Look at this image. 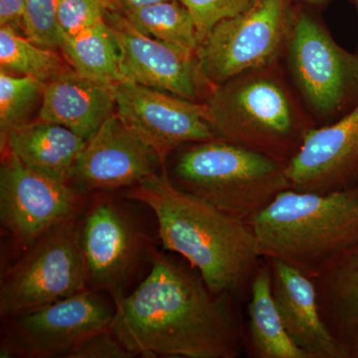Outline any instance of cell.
Segmentation results:
<instances>
[{"label": "cell", "instance_id": "1", "mask_svg": "<svg viewBox=\"0 0 358 358\" xmlns=\"http://www.w3.org/2000/svg\"><path fill=\"white\" fill-rule=\"evenodd\" d=\"M147 277L115 301L110 329L136 357L237 358L243 324L230 293L215 294L186 261L152 250Z\"/></svg>", "mask_w": 358, "mask_h": 358}, {"label": "cell", "instance_id": "2", "mask_svg": "<svg viewBox=\"0 0 358 358\" xmlns=\"http://www.w3.org/2000/svg\"><path fill=\"white\" fill-rule=\"evenodd\" d=\"M121 195L152 211L162 249L187 261L213 293H230L239 299L250 292L263 258L247 221L183 192L166 171Z\"/></svg>", "mask_w": 358, "mask_h": 358}, {"label": "cell", "instance_id": "3", "mask_svg": "<svg viewBox=\"0 0 358 358\" xmlns=\"http://www.w3.org/2000/svg\"><path fill=\"white\" fill-rule=\"evenodd\" d=\"M263 259H275L310 279L358 244V189H287L248 221Z\"/></svg>", "mask_w": 358, "mask_h": 358}, {"label": "cell", "instance_id": "4", "mask_svg": "<svg viewBox=\"0 0 358 358\" xmlns=\"http://www.w3.org/2000/svg\"><path fill=\"white\" fill-rule=\"evenodd\" d=\"M287 162L230 141L194 143L178 155L169 179L183 192L248 221L291 185Z\"/></svg>", "mask_w": 358, "mask_h": 358}, {"label": "cell", "instance_id": "5", "mask_svg": "<svg viewBox=\"0 0 358 358\" xmlns=\"http://www.w3.org/2000/svg\"><path fill=\"white\" fill-rule=\"evenodd\" d=\"M207 107L218 138L282 162H288L296 155L305 136L286 92L267 77L217 85Z\"/></svg>", "mask_w": 358, "mask_h": 358}, {"label": "cell", "instance_id": "6", "mask_svg": "<svg viewBox=\"0 0 358 358\" xmlns=\"http://www.w3.org/2000/svg\"><path fill=\"white\" fill-rule=\"evenodd\" d=\"M81 216L47 230L4 271L0 284L2 320L88 289L80 243Z\"/></svg>", "mask_w": 358, "mask_h": 358}, {"label": "cell", "instance_id": "7", "mask_svg": "<svg viewBox=\"0 0 358 358\" xmlns=\"http://www.w3.org/2000/svg\"><path fill=\"white\" fill-rule=\"evenodd\" d=\"M109 192H96L81 216L80 243L87 288L117 301L154 247L128 205Z\"/></svg>", "mask_w": 358, "mask_h": 358}, {"label": "cell", "instance_id": "8", "mask_svg": "<svg viewBox=\"0 0 358 358\" xmlns=\"http://www.w3.org/2000/svg\"><path fill=\"white\" fill-rule=\"evenodd\" d=\"M86 289L3 320L0 357L68 358L87 339L109 329L115 301Z\"/></svg>", "mask_w": 358, "mask_h": 358}, {"label": "cell", "instance_id": "9", "mask_svg": "<svg viewBox=\"0 0 358 358\" xmlns=\"http://www.w3.org/2000/svg\"><path fill=\"white\" fill-rule=\"evenodd\" d=\"M286 0H259L245 13L214 26L197 47L204 76L226 83L274 60L288 33Z\"/></svg>", "mask_w": 358, "mask_h": 358}, {"label": "cell", "instance_id": "10", "mask_svg": "<svg viewBox=\"0 0 358 358\" xmlns=\"http://www.w3.org/2000/svg\"><path fill=\"white\" fill-rule=\"evenodd\" d=\"M88 195L33 171L10 152H2L0 222L21 249L53 226L82 215Z\"/></svg>", "mask_w": 358, "mask_h": 358}, {"label": "cell", "instance_id": "11", "mask_svg": "<svg viewBox=\"0 0 358 358\" xmlns=\"http://www.w3.org/2000/svg\"><path fill=\"white\" fill-rule=\"evenodd\" d=\"M115 114L154 148L164 164L185 143L218 138L209 122L207 103L143 85L122 82L115 86Z\"/></svg>", "mask_w": 358, "mask_h": 358}, {"label": "cell", "instance_id": "12", "mask_svg": "<svg viewBox=\"0 0 358 358\" xmlns=\"http://www.w3.org/2000/svg\"><path fill=\"white\" fill-rule=\"evenodd\" d=\"M121 53L124 82L169 92L197 102L213 86L200 68L196 52L138 31L124 13H106Z\"/></svg>", "mask_w": 358, "mask_h": 358}, {"label": "cell", "instance_id": "13", "mask_svg": "<svg viewBox=\"0 0 358 358\" xmlns=\"http://www.w3.org/2000/svg\"><path fill=\"white\" fill-rule=\"evenodd\" d=\"M164 169L154 148L114 114L87 141L70 183L87 194L122 192Z\"/></svg>", "mask_w": 358, "mask_h": 358}, {"label": "cell", "instance_id": "14", "mask_svg": "<svg viewBox=\"0 0 358 358\" xmlns=\"http://www.w3.org/2000/svg\"><path fill=\"white\" fill-rule=\"evenodd\" d=\"M289 54L301 91L317 112H336L358 85V57L341 49L310 16L301 14Z\"/></svg>", "mask_w": 358, "mask_h": 358}, {"label": "cell", "instance_id": "15", "mask_svg": "<svg viewBox=\"0 0 358 358\" xmlns=\"http://www.w3.org/2000/svg\"><path fill=\"white\" fill-rule=\"evenodd\" d=\"M358 164V106L331 126L308 129L300 148L287 162L291 189L326 193L345 189Z\"/></svg>", "mask_w": 358, "mask_h": 358}, {"label": "cell", "instance_id": "16", "mask_svg": "<svg viewBox=\"0 0 358 358\" xmlns=\"http://www.w3.org/2000/svg\"><path fill=\"white\" fill-rule=\"evenodd\" d=\"M272 273L273 296L289 338L308 358H346L320 315L313 279L275 259H264Z\"/></svg>", "mask_w": 358, "mask_h": 358}, {"label": "cell", "instance_id": "17", "mask_svg": "<svg viewBox=\"0 0 358 358\" xmlns=\"http://www.w3.org/2000/svg\"><path fill=\"white\" fill-rule=\"evenodd\" d=\"M115 86L90 80L71 68L45 83L37 119L61 124L88 141L115 114Z\"/></svg>", "mask_w": 358, "mask_h": 358}, {"label": "cell", "instance_id": "18", "mask_svg": "<svg viewBox=\"0 0 358 358\" xmlns=\"http://www.w3.org/2000/svg\"><path fill=\"white\" fill-rule=\"evenodd\" d=\"M86 143L61 124L37 119L10 131L1 152H10L37 173L70 183Z\"/></svg>", "mask_w": 358, "mask_h": 358}, {"label": "cell", "instance_id": "19", "mask_svg": "<svg viewBox=\"0 0 358 358\" xmlns=\"http://www.w3.org/2000/svg\"><path fill=\"white\" fill-rule=\"evenodd\" d=\"M320 315L348 357H358V244L313 278Z\"/></svg>", "mask_w": 358, "mask_h": 358}, {"label": "cell", "instance_id": "20", "mask_svg": "<svg viewBox=\"0 0 358 358\" xmlns=\"http://www.w3.org/2000/svg\"><path fill=\"white\" fill-rule=\"evenodd\" d=\"M257 268L248 305L245 348L254 358H308L289 338L272 292V273L266 262Z\"/></svg>", "mask_w": 358, "mask_h": 358}, {"label": "cell", "instance_id": "21", "mask_svg": "<svg viewBox=\"0 0 358 358\" xmlns=\"http://www.w3.org/2000/svg\"><path fill=\"white\" fill-rule=\"evenodd\" d=\"M61 50L70 67L81 76L114 86L124 82L119 45L107 21L63 36Z\"/></svg>", "mask_w": 358, "mask_h": 358}, {"label": "cell", "instance_id": "22", "mask_svg": "<svg viewBox=\"0 0 358 358\" xmlns=\"http://www.w3.org/2000/svg\"><path fill=\"white\" fill-rule=\"evenodd\" d=\"M66 62L53 49L39 46L13 28L0 26V71L45 84L71 69Z\"/></svg>", "mask_w": 358, "mask_h": 358}, {"label": "cell", "instance_id": "23", "mask_svg": "<svg viewBox=\"0 0 358 358\" xmlns=\"http://www.w3.org/2000/svg\"><path fill=\"white\" fill-rule=\"evenodd\" d=\"M138 31L196 52L199 45L192 14L178 0H166L124 13Z\"/></svg>", "mask_w": 358, "mask_h": 358}, {"label": "cell", "instance_id": "24", "mask_svg": "<svg viewBox=\"0 0 358 358\" xmlns=\"http://www.w3.org/2000/svg\"><path fill=\"white\" fill-rule=\"evenodd\" d=\"M45 84L32 77L0 71V145L13 129L28 122L42 100Z\"/></svg>", "mask_w": 358, "mask_h": 358}, {"label": "cell", "instance_id": "25", "mask_svg": "<svg viewBox=\"0 0 358 358\" xmlns=\"http://www.w3.org/2000/svg\"><path fill=\"white\" fill-rule=\"evenodd\" d=\"M25 35L39 46L61 49L62 34L56 20V0H25Z\"/></svg>", "mask_w": 358, "mask_h": 358}, {"label": "cell", "instance_id": "26", "mask_svg": "<svg viewBox=\"0 0 358 358\" xmlns=\"http://www.w3.org/2000/svg\"><path fill=\"white\" fill-rule=\"evenodd\" d=\"M192 14L199 43L221 21L249 10L259 0H178Z\"/></svg>", "mask_w": 358, "mask_h": 358}, {"label": "cell", "instance_id": "27", "mask_svg": "<svg viewBox=\"0 0 358 358\" xmlns=\"http://www.w3.org/2000/svg\"><path fill=\"white\" fill-rule=\"evenodd\" d=\"M56 20L63 36H72L106 20L96 0H56Z\"/></svg>", "mask_w": 358, "mask_h": 358}, {"label": "cell", "instance_id": "28", "mask_svg": "<svg viewBox=\"0 0 358 358\" xmlns=\"http://www.w3.org/2000/svg\"><path fill=\"white\" fill-rule=\"evenodd\" d=\"M134 357H136V355L129 352L110 329L87 339L68 357V358Z\"/></svg>", "mask_w": 358, "mask_h": 358}, {"label": "cell", "instance_id": "29", "mask_svg": "<svg viewBox=\"0 0 358 358\" xmlns=\"http://www.w3.org/2000/svg\"><path fill=\"white\" fill-rule=\"evenodd\" d=\"M25 0H0V26L25 34Z\"/></svg>", "mask_w": 358, "mask_h": 358}, {"label": "cell", "instance_id": "30", "mask_svg": "<svg viewBox=\"0 0 358 358\" xmlns=\"http://www.w3.org/2000/svg\"><path fill=\"white\" fill-rule=\"evenodd\" d=\"M122 6L124 7V13L134 9L141 8V7L150 6V4L159 3V2L166 1V0H119Z\"/></svg>", "mask_w": 358, "mask_h": 358}, {"label": "cell", "instance_id": "31", "mask_svg": "<svg viewBox=\"0 0 358 358\" xmlns=\"http://www.w3.org/2000/svg\"><path fill=\"white\" fill-rule=\"evenodd\" d=\"M101 6L105 9L106 13H124V7L119 0H96Z\"/></svg>", "mask_w": 358, "mask_h": 358}, {"label": "cell", "instance_id": "32", "mask_svg": "<svg viewBox=\"0 0 358 358\" xmlns=\"http://www.w3.org/2000/svg\"><path fill=\"white\" fill-rule=\"evenodd\" d=\"M303 1L308 4H320L327 1V0H303Z\"/></svg>", "mask_w": 358, "mask_h": 358}, {"label": "cell", "instance_id": "33", "mask_svg": "<svg viewBox=\"0 0 358 358\" xmlns=\"http://www.w3.org/2000/svg\"><path fill=\"white\" fill-rule=\"evenodd\" d=\"M357 7H358V0H357Z\"/></svg>", "mask_w": 358, "mask_h": 358}]
</instances>
